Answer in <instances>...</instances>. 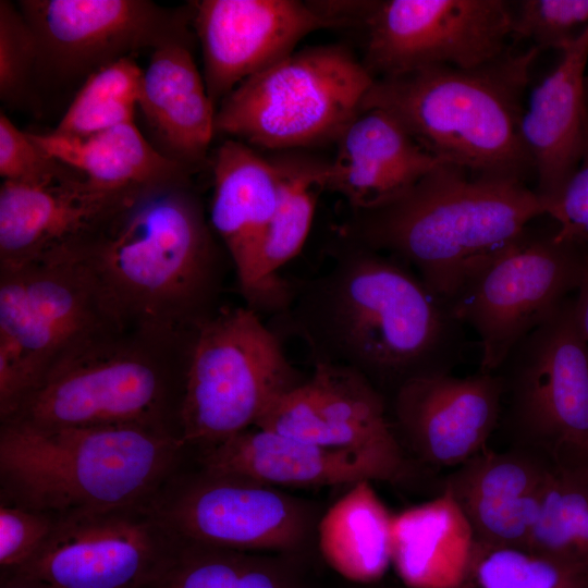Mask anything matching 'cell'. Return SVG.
Returning a JSON list of instances; mask_svg holds the SVG:
<instances>
[{
    "label": "cell",
    "mask_w": 588,
    "mask_h": 588,
    "mask_svg": "<svg viewBox=\"0 0 588 588\" xmlns=\"http://www.w3.org/2000/svg\"><path fill=\"white\" fill-rule=\"evenodd\" d=\"M323 273L291 281L275 315L314 364L364 376L388 402L406 382L451 373L464 353V326L450 304L407 266L344 237Z\"/></svg>",
    "instance_id": "6da1fadb"
},
{
    "label": "cell",
    "mask_w": 588,
    "mask_h": 588,
    "mask_svg": "<svg viewBox=\"0 0 588 588\" xmlns=\"http://www.w3.org/2000/svg\"><path fill=\"white\" fill-rule=\"evenodd\" d=\"M192 174L139 187L68 250L121 327L189 332L223 306L229 255Z\"/></svg>",
    "instance_id": "7a4b0ae2"
},
{
    "label": "cell",
    "mask_w": 588,
    "mask_h": 588,
    "mask_svg": "<svg viewBox=\"0 0 588 588\" xmlns=\"http://www.w3.org/2000/svg\"><path fill=\"white\" fill-rule=\"evenodd\" d=\"M544 215L525 182L442 162L393 200L355 211L344 237L401 261L450 304L489 257Z\"/></svg>",
    "instance_id": "3957f363"
},
{
    "label": "cell",
    "mask_w": 588,
    "mask_h": 588,
    "mask_svg": "<svg viewBox=\"0 0 588 588\" xmlns=\"http://www.w3.org/2000/svg\"><path fill=\"white\" fill-rule=\"evenodd\" d=\"M184 444L166 427L2 422L1 486L13 504L56 518L142 505L155 498Z\"/></svg>",
    "instance_id": "277c9868"
},
{
    "label": "cell",
    "mask_w": 588,
    "mask_h": 588,
    "mask_svg": "<svg viewBox=\"0 0 588 588\" xmlns=\"http://www.w3.org/2000/svg\"><path fill=\"white\" fill-rule=\"evenodd\" d=\"M540 53L507 49L471 69L428 66L375 78L362 110L394 118L429 154L481 175L525 182L534 173L519 124Z\"/></svg>",
    "instance_id": "5b68a950"
},
{
    "label": "cell",
    "mask_w": 588,
    "mask_h": 588,
    "mask_svg": "<svg viewBox=\"0 0 588 588\" xmlns=\"http://www.w3.org/2000/svg\"><path fill=\"white\" fill-rule=\"evenodd\" d=\"M196 329V328H195ZM114 328L54 365L2 422L38 428H179L194 331Z\"/></svg>",
    "instance_id": "8992f818"
},
{
    "label": "cell",
    "mask_w": 588,
    "mask_h": 588,
    "mask_svg": "<svg viewBox=\"0 0 588 588\" xmlns=\"http://www.w3.org/2000/svg\"><path fill=\"white\" fill-rule=\"evenodd\" d=\"M373 81L346 48L307 47L232 90L217 108L215 131L273 150L336 143Z\"/></svg>",
    "instance_id": "52a82bcc"
},
{
    "label": "cell",
    "mask_w": 588,
    "mask_h": 588,
    "mask_svg": "<svg viewBox=\"0 0 588 588\" xmlns=\"http://www.w3.org/2000/svg\"><path fill=\"white\" fill-rule=\"evenodd\" d=\"M304 379L280 335L248 306H222L194 331L179 411L183 442L220 443L255 427Z\"/></svg>",
    "instance_id": "ba28073f"
},
{
    "label": "cell",
    "mask_w": 588,
    "mask_h": 588,
    "mask_svg": "<svg viewBox=\"0 0 588 588\" xmlns=\"http://www.w3.org/2000/svg\"><path fill=\"white\" fill-rule=\"evenodd\" d=\"M118 327L91 275L70 252L1 270V421L54 365Z\"/></svg>",
    "instance_id": "9c48e42d"
},
{
    "label": "cell",
    "mask_w": 588,
    "mask_h": 588,
    "mask_svg": "<svg viewBox=\"0 0 588 588\" xmlns=\"http://www.w3.org/2000/svg\"><path fill=\"white\" fill-rule=\"evenodd\" d=\"M499 427L509 446L553 454L588 451V345L577 329L573 297L525 335L495 370Z\"/></svg>",
    "instance_id": "30bf717a"
},
{
    "label": "cell",
    "mask_w": 588,
    "mask_h": 588,
    "mask_svg": "<svg viewBox=\"0 0 588 588\" xmlns=\"http://www.w3.org/2000/svg\"><path fill=\"white\" fill-rule=\"evenodd\" d=\"M584 254L530 225L473 273L450 306L479 339L480 371L495 372L511 350L576 291Z\"/></svg>",
    "instance_id": "8fae6325"
},
{
    "label": "cell",
    "mask_w": 588,
    "mask_h": 588,
    "mask_svg": "<svg viewBox=\"0 0 588 588\" xmlns=\"http://www.w3.org/2000/svg\"><path fill=\"white\" fill-rule=\"evenodd\" d=\"M347 17L364 28L363 63L380 78L499 58L512 37L513 10L502 0L351 1Z\"/></svg>",
    "instance_id": "7c38bea8"
},
{
    "label": "cell",
    "mask_w": 588,
    "mask_h": 588,
    "mask_svg": "<svg viewBox=\"0 0 588 588\" xmlns=\"http://www.w3.org/2000/svg\"><path fill=\"white\" fill-rule=\"evenodd\" d=\"M19 8L36 38V77L58 83L85 81L138 50L193 39L192 10L148 0H24Z\"/></svg>",
    "instance_id": "4fadbf2b"
},
{
    "label": "cell",
    "mask_w": 588,
    "mask_h": 588,
    "mask_svg": "<svg viewBox=\"0 0 588 588\" xmlns=\"http://www.w3.org/2000/svg\"><path fill=\"white\" fill-rule=\"evenodd\" d=\"M151 501L58 517L37 553L4 575L51 588H145L176 542Z\"/></svg>",
    "instance_id": "5bb4252c"
},
{
    "label": "cell",
    "mask_w": 588,
    "mask_h": 588,
    "mask_svg": "<svg viewBox=\"0 0 588 588\" xmlns=\"http://www.w3.org/2000/svg\"><path fill=\"white\" fill-rule=\"evenodd\" d=\"M255 427L375 457L407 478L415 469L395 433L385 396L344 366L314 364L310 377L274 401Z\"/></svg>",
    "instance_id": "9a60e30c"
},
{
    "label": "cell",
    "mask_w": 588,
    "mask_h": 588,
    "mask_svg": "<svg viewBox=\"0 0 588 588\" xmlns=\"http://www.w3.org/2000/svg\"><path fill=\"white\" fill-rule=\"evenodd\" d=\"M151 505L177 539L242 552L292 549L310 527L307 507L275 487L207 473Z\"/></svg>",
    "instance_id": "2e32d148"
},
{
    "label": "cell",
    "mask_w": 588,
    "mask_h": 588,
    "mask_svg": "<svg viewBox=\"0 0 588 588\" xmlns=\"http://www.w3.org/2000/svg\"><path fill=\"white\" fill-rule=\"evenodd\" d=\"M208 95L216 108L241 83L293 53L313 32L342 26L298 0H201L192 4Z\"/></svg>",
    "instance_id": "e0dca14e"
},
{
    "label": "cell",
    "mask_w": 588,
    "mask_h": 588,
    "mask_svg": "<svg viewBox=\"0 0 588 588\" xmlns=\"http://www.w3.org/2000/svg\"><path fill=\"white\" fill-rule=\"evenodd\" d=\"M389 409L411 461L451 470L488 449L500 421V379L480 370L416 378L394 393Z\"/></svg>",
    "instance_id": "ac0fdd59"
},
{
    "label": "cell",
    "mask_w": 588,
    "mask_h": 588,
    "mask_svg": "<svg viewBox=\"0 0 588 588\" xmlns=\"http://www.w3.org/2000/svg\"><path fill=\"white\" fill-rule=\"evenodd\" d=\"M137 188L106 189L78 172L46 185L3 181L0 271L17 269L76 246Z\"/></svg>",
    "instance_id": "d6986e66"
},
{
    "label": "cell",
    "mask_w": 588,
    "mask_h": 588,
    "mask_svg": "<svg viewBox=\"0 0 588 588\" xmlns=\"http://www.w3.org/2000/svg\"><path fill=\"white\" fill-rule=\"evenodd\" d=\"M552 465L542 451L486 449L445 476L446 491L468 519L476 541L526 547Z\"/></svg>",
    "instance_id": "ffe728a7"
},
{
    "label": "cell",
    "mask_w": 588,
    "mask_h": 588,
    "mask_svg": "<svg viewBox=\"0 0 588 588\" xmlns=\"http://www.w3.org/2000/svg\"><path fill=\"white\" fill-rule=\"evenodd\" d=\"M554 68L531 89L519 130L546 204L578 169L588 139V27L560 50Z\"/></svg>",
    "instance_id": "44dd1931"
},
{
    "label": "cell",
    "mask_w": 588,
    "mask_h": 588,
    "mask_svg": "<svg viewBox=\"0 0 588 588\" xmlns=\"http://www.w3.org/2000/svg\"><path fill=\"white\" fill-rule=\"evenodd\" d=\"M201 463L207 474L273 487L354 485L360 480L399 483L408 479L375 457L323 448L257 427L207 446Z\"/></svg>",
    "instance_id": "7402d4cb"
},
{
    "label": "cell",
    "mask_w": 588,
    "mask_h": 588,
    "mask_svg": "<svg viewBox=\"0 0 588 588\" xmlns=\"http://www.w3.org/2000/svg\"><path fill=\"white\" fill-rule=\"evenodd\" d=\"M210 225L229 255L240 292L250 307L258 256L275 210L281 172L273 158L228 138L212 160Z\"/></svg>",
    "instance_id": "603a6c76"
},
{
    "label": "cell",
    "mask_w": 588,
    "mask_h": 588,
    "mask_svg": "<svg viewBox=\"0 0 588 588\" xmlns=\"http://www.w3.org/2000/svg\"><path fill=\"white\" fill-rule=\"evenodd\" d=\"M442 162L389 113L366 109L336 140L327 189L341 194L354 211L369 210L399 197Z\"/></svg>",
    "instance_id": "cb8c5ba5"
},
{
    "label": "cell",
    "mask_w": 588,
    "mask_h": 588,
    "mask_svg": "<svg viewBox=\"0 0 588 588\" xmlns=\"http://www.w3.org/2000/svg\"><path fill=\"white\" fill-rule=\"evenodd\" d=\"M138 110L168 159L195 172L216 134L217 108L192 53V40L155 49L143 70Z\"/></svg>",
    "instance_id": "d4e9b609"
},
{
    "label": "cell",
    "mask_w": 588,
    "mask_h": 588,
    "mask_svg": "<svg viewBox=\"0 0 588 588\" xmlns=\"http://www.w3.org/2000/svg\"><path fill=\"white\" fill-rule=\"evenodd\" d=\"M476 538L444 490L392 517V566L407 588H461Z\"/></svg>",
    "instance_id": "484cf974"
},
{
    "label": "cell",
    "mask_w": 588,
    "mask_h": 588,
    "mask_svg": "<svg viewBox=\"0 0 588 588\" xmlns=\"http://www.w3.org/2000/svg\"><path fill=\"white\" fill-rule=\"evenodd\" d=\"M281 172L278 204L264 236L250 308L274 316L287 303L291 281L279 270L302 249L309 234L320 194L327 189L329 161L301 152L273 157Z\"/></svg>",
    "instance_id": "4316f807"
},
{
    "label": "cell",
    "mask_w": 588,
    "mask_h": 588,
    "mask_svg": "<svg viewBox=\"0 0 588 588\" xmlns=\"http://www.w3.org/2000/svg\"><path fill=\"white\" fill-rule=\"evenodd\" d=\"M47 155L110 191H128L193 173L163 156L136 126L121 124L87 135L28 133Z\"/></svg>",
    "instance_id": "83f0119b"
},
{
    "label": "cell",
    "mask_w": 588,
    "mask_h": 588,
    "mask_svg": "<svg viewBox=\"0 0 588 588\" xmlns=\"http://www.w3.org/2000/svg\"><path fill=\"white\" fill-rule=\"evenodd\" d=\"M360 480L318 523L319 550L336 573L362 584L379 580L392 565L393 514L372 487Z\"/></svg>",
    "instance_id": "f1b7e54d"
},
{
    "label": "cell",
    "mask_w": 588,
    "mask_h": 588,
    "mask_svg": "<svg viewBox=\"0 0 588 588\" xmlns=\"http://www.w3.org/2000/svg\"><path fill=\"white\" fill-rule=\"evenodd\" d=\"M552 465L526 547L588 564V451L564 448Z\"/></svg>",
    "instance_id": "f546056e"
},
{
    "label": "cell",
    "mask_w": 588,
    "mask_h": 588,
    "mask_svg": "<svg viewBox=\"0 0 588 588\" xmlns=\"http://www.w3.org/2000/svg\"><path fill=\"white\" fill-rule=\"evenodd\" d=\"M461 588H588V564L476 541Z\"/></svg>",
    "instance_id": "4dcf8cb0"
},
{
    "label": "cell",
    "mask_w": 588,
    "mask_h": 588,
    "mask_svg": "<svg viewBox=\"0 0 588 588\" xmlns=\"http://www.w3.org/2000/svg\"><path fill=\"white\" fill-rule=\"evenodd\" d=\"M142 74L130 57L94 72L52 132L78 136L134 122Z\"/></svg>",
    "instance_id": "1f68e13d"
},
{
    "label": "cell",
    "mask_w": 588,
    "mask_h": 588,
    "mask_svg": "<svg viewBox=\"0 0 588 588\" xmlns=\"http://www.w3.org/2000/svg\"><path fill=\"white\" fill-rule=\"evenodd\" d=\"M243 553L176 538L145 588H277Z\"/></svg>",
    "instance_id": "d6a6232c"
},
{
    "label": "cell",
    "mask_w": 588,
    "mask_h": 588,
    "mask_svg": "<svg viewBox=\"0 0 588 588\" xmlns=\"http://www.w3.org/2000/svg\"><path fill=\"white\" fill-rule=\"evenodd\" d=\"M37 42L27 20L8 0L0 1V98L10 106L27 101L36 78Z\"/></svg>",
    "instance_id": "836d02e7"
},
{
    "label": "cell",
    "mask_w": 588,
    "mask_h": 588,
    "mask_svg": "<svg viewBox=\"0 0 588 588\" xmlns=\"http://www.w3.org/2000/svg\"><path fill=\"white\" fill-rule=\"evenodd\" d=\"M588 27V0H524L513 11L512 37L560 50Z\"/></svg>",
    "instance_id": "e575fe53"
},
{
    "label": "cell",
    "mask_w": 588,
    "mask_h": 588,
    "mask_svg": "<svg viewBox=\"0 0 588 588\" xmlns=\"http://www.w3.org/2000/svg\"><path fill=\"white\" fill-rule=\"evenodd\" d=\"M74 172L77 171L47 155L1 111L0 175L4 182L46 185Z\"/></svg>",
    "instance_id": "d590c367"
},
{
    "label": "cell",
    "mask_w": 588,
    "mask_h": 588,
    "mask_svg": "<svg viewBox=\"0 0 588 588\" xmlns=\"http://www.w3.org/2000/svg\"><path fill=\"white\" fill-rule=\"evenodd\" d=\"M56 517L17 504L0 507V565L2 574L24 566L52 531Z\"/></svg>",
    "instance_id": "8d00e7d4"
},
{
    "label": "cell",
    "mask_w": 588,
    "mask_h": 588,
    "mask_svg": "<svg viewBox=\"0 0 588 588\" xmlns=\"http://www.w3.org/2000/svg\"><path fill=\"white\" fill-rule=\"evenodd\" d=\"M544 209L555 238L588 255V139L578 169Z\"/></svg>",
    "instance_id": "74e56055"
},
{
    "label": "cell",
    "mask_w": 588,
    "mask_h": 588,
    "mask_svg": "<svg viewBox=\"0 0 588 588\" xmlns=\"http://www.w3.org/2000/svg\"><path fill=\"white\" fill-rule=\"evenodd\" d=\"M573 298L574 319L578 331L588 345V255L584 254V261L579 281Z\"/></svg>",
    "instance_id": "f35d334b"
},
{
    "label": "cell",
    "mask_w": 588,
    "mask_h": 588,
    "mask_svg": "<svg viewBox=\"0 0 588 588\" xmlns=\"http://www.w3.org/2000/svg\"><path fill=\"white\" fill-rule=\"evenodd\" d=\"M1 588H51L50 586L19 575H2Z\"/></svg>",
    "instance_id": "ab89813d"
}]
</instances>
